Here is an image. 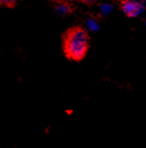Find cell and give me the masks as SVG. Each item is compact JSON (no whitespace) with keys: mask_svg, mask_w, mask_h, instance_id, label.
<instances>
[{"mask_svg":"<svg viewBox=\"0 0 146 148\" xmlns=\"http://www.w3.org/2000/svg\"><path fill=\"white\" fill-rule=\"evenodd\" d=\"M88 38L83 29L72 30L66 38L65 50L69 58L75 60L81 59L87 51Z\"/></svg>","mask_w":146,"mask_h":148,"instance_id":"1","label":"cell"},{"mask_svg":"<svg viewBox=\"0 0 146 148\" xmlns=\"http://www.w3.org/2000/svg\"><path fill=\"white\" fill-rule=\"evenodd\" d=\"M122 9L128 17H138L144 12L145 7L137 0H125L122 5Z\"/></svg>","mask_w":146,"mask_h":148,"instance_id":"2","label":"cell"},{"mask_svg":"<svg viewBox=\"0 0 146 148\" xmlns=\"http://www.w3.org/2000/svg\"><path fill=\"white\" fill-rule=\"evenodd\" d=\"M112 10H113V6L110 5V3H102L101 6H99V11H101V14L103 16H107L110 15V12H112Z\"/></svg>","mask_w":146,"mask_h":148,"instance_id":"3","label":"cell"},{"mask_svg":"<svg viewBox=\"0 0 146 148\" xmlns=\"http://www.w3.org/2000/svg\"><path fill=\"white\" fill-rule=\"evenodd\" d=\"M86 26H87V29L89 31H92V32H95V31L99 29V26H98V23H97L95 19H88Z\"/></svg>","mask_w":146,"mask_h":148,"instance_id":"4","label":"cell"},{"mask_svg":"<svg viewBox=\"0 0 146 148\" xmlns=\"http://www.w3.org/2000/svg\"><path fill=\"white\" fill-rule=\"evenodd\" d=\"M56 11L58 12L59 15H67L69 11H70V8L68 7V5H65V3H60L59 6H57L56 8Z\"/></svg>","mask_w":146,"mask_h":148,"instance_id":"5","label":"cell"},{"mask_svg":"<svg viewBox=\"0 0 146 148\" xmlns=\"http://www.w3.org/2000/svg\"><path fill=\"white\" fill-rule=\"evenodd\" d=\"M2 1H5L6 3H12V2H15L16 0H2Z\"/></svg>","mask_w":146,"mask_h":148,"instance_id":"6","label":"cell"},{"mask_svg":"<svg viewBox=\"0 0 146 148\" xmlns=\"http://www.w3.org/2000/svg\"><path fill=\"white\" fill-rule=\"evenodd\" d=\"M84 2H87V3H92V2H94V1H96V0H83Z\"/></svg>","mask_w":146,"mask_h":148,"instance_id":"7","label":"cell"},{"mask_svg":"<svg viewBox=\"0 0 146 148\" xmlns=\"http://www.w3.org/2000/svg\"><path fill=\"white\" fill-rule=\"evenodd\" d=\"M54 1H63V0H54Z\"/></svg>","mask_w":146,"mask_h":148,"instance_id":"8","label":"cell"},{"mask_svg":"<svg viewBox=\"0 0 146 148\" xmlns=\"http://www.w3.org/2000/svg\"><path fill=\"white\" fill-rule=\"evenodd\" d=\"M1 1H2V0H0V3H1Z\"/></svg>","mask_w":146,"mask_h":148,"instance_id":"9","label":"cell"},{"mask_svg":"<svg viewBox=\"0 0 146 148\" xmlns=\"http://www.w3.org/2000/svg\"><path fill=\"white\" fill-rule=\"evenodd\" d=\"M144 1H146V0H144Z\"/></svg>","mask_w":146,"mask_h":148,"instance_id":"10","label":"cell"}]
</instances>
